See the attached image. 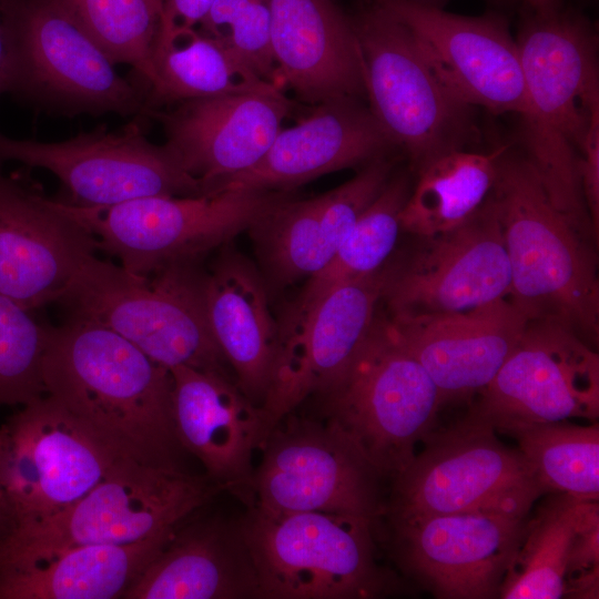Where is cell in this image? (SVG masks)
<instances>
[{
	"mask_svg": "<svg viewBox=\"0 0 599 599\" xmlns=\"http://www.w3.org/2000/svg\"><path fill=\"white\" fill-rule=\"evenodd\" d=\"M42 376L45 394L115 455L182 470L171 372L131 342L70 317L48 326Z\"/></svg>",
	"mask_w": 599,
	"mask_h": 599,
	"instance_id": "obj_1",
	"label": "cell"
},
{
	"mask_svg": "<svg viewBox=\"0 0 599 599\" xmlns=\"http://www.w3.org/2000/svg\"><path fill=\"white\" fill-rule=\"evenodd\" d=\"M516 41L525 81L520 151L555 207L597 242L579 177L581 144L599 108L595 27L572 9L549 13L527 9Z\"/></svg>",
	"mask_w": 599,
	"mask_h": 599,
	"instance_id": "obj_2",
	"label": "cell"
},
{
	"mask_svg": "<svg viewBox=\"0 0 599 599\" xmlns=\"http://www.w3.org/2000/svg\"><path fill=\"white\" fill-rule=\"evenodd\" d=\"M510 265L508 300L527 318L599 337V281L589 238L551 203L535 167L508 143L490 193Z\"/></svg>",
	"mask_w": 599,
	"mask_h": 599,
	"instance_id": "obj_3",
	"label": "cell"
},
{
	"mask_svg": "<svg viewBox=\"0 0 599 599\" xmlns=\"http://www.w3.org/2000/svg\"><path fill=\"white\" fill-rule=\"evenodd\" d=\"M7 93L48 114L143 116L146 89L115 63L62 0H0Z\"/></svg>",
	"mask_w": 599,
	"mask_h": 599,
	"instance_id": "obj_4",
	"label": "cell"
},
{
	"mask_svg": "<svg viewBox=\"0 0 599 599\" xmlns=\"http://www.w3.org/2000/svg\"><path fill=\"white\" fill-rule=\"evenodd\" d=\"M203 282L197 263L136 275L94 255L59 303L70 317L112 329L167 369L184 365L227 374L207 322Z\"/></svg>",
	"mask_w": 599,
	"mask_h": 599,
	"instance_id": "obj_5",
	"label": "cell"
},
{
	"mask_svg": "<svg viewBox=\"0 0 599 599\" xmlns=\"http://www.w3.org/2000/svg\"><path fill=\"white\" fill-rule=\"evenodd\" d=\"M260 599H372L398 592L376 559L374 521L325 511L247 507L240 518Z\"/></svg>",
	"mask_w": 599,
	"mask_h": 599,
	"instance_id": "obj_6",
	"label": "cell"
},
{
	"mask_svg": "<svg viewBox=\"0 0 599 599\" xmlns=\"http://www.w3.org/2000/svg\"><path fill=\"white\" fill-rule=\"evenodd\" d=\"M351 18L374 116L417 170L433 158L480 140L474 106L437 77L408 29L373 2Z\"/></svg>",
	"mask_w": 599,
	"mask_h": 599,
	"instance_id": "obj_7",
	"label": "cell"
},
{
	"mask_svg": "<svg viewBox=\"0 0 599 599\" xmlns=\"http://www.w3.org/2000/svg\"><path fill=\"white\" fill-rule=\"evenodd\" d=\"M284 191L221 190L199 195H154L108 206H58L84 227L102 250L136 275L193 264L250 230Z\"/></svg>",
	"mask_w": 599,
	"mask_h": 599,
	"instance_id": "obj_8",
	"label": "cell"
},
{
	"mask_svg": "<svg viewBox=\"0 0 599 599\" xmlns=\"http://www.w3.org/2000/svg\"><path fill=\"white\" fill-rule=\"evenodd\" d=\"M318 398L324 419L390 479L412 461L443 406L429 374L377 315L346 372Z\"/></svg>",
	"mask_w": 599,
	"mask_h": 599,
	"instance_id": "obj_9",
	"label": "cell"
},
{
	"mask_svg": "<svg viewBox=\"0 0 599 599\" xmlns=\"http://www.w3.org/2000/svg\"><path fill=\"white\" fill-rule=\"evenodd\" d=\"M422 441L423 450L393 478L389 521L466 511L528 516L545 495L520 450L469 415Z\"/></svg>",
	"mask_w": 599,
	"mask_h": 599,
	"instance_id": "obj_10",
	"label": "cell"
},
{
	"mask_svg": "<svg viewBox=\"0 0 599 599\" xmlns=\"http://www.w3.org/2000/svg\"><path fill=\"white\" fill-rule=\"evenodd\" d=\"M220 491L206 476L119 457L82 498L47 519L14 530L0 544V552L125 545L171 535Z\"/></svg>",
	"mask_w": 599,
	"mask_h": 599,
	"instance_id": "obj_11",
	"label": "cell"
},
{
	"mask_svg": "<svg viewBox=\"0 0 599 599\" xmlns=\"http://www.w3.org/2000/svg\"><path fill=\"white\" fill-rule=\"evenodd\" d=\"M261 451L251 506L345 514L374 522L385 515L384 477L335 424L287 415Z\"/></svg>",
	"mask_w": 599,
	"mask_h": 599,
	"instance_id": "obj_12",
	"label": "cell"
},
{
	"mask_svg": "<svg viewBox=\"0 0 599 599\" xmlns=\"http://www.w3.org/2000/svg\"><path fill=\"white\" fill-rule=\"evenodd\" d=\"M116 458L51 396L22 405L0 427V471L10 534L73 505Z\"/></svg>",
	"mask_w": 599,
	"mask_h": 599,
	"instance_id": "obj_13",
	"label": "cell"
},
{
	"mask_svg": "<svg viewBox=\"0 0 599 599\" xmlns=\"http://www.w3.org/2000/svg\"><path fill=\"white\" fill-rule=\"evenodd\" d=\"M9 161L54 174L75 206H108L154 196L206 193L165 146L152 143L139 121L116 130L99 125L58 142L14 139L0 132V169Z\"/></svg>",
	"mask_w": 599,
	"mask_h": 599,
	"instance_id": "obj_14",
	"label": "cell"
},
{
	"mask_svg": "<svg viewBox=\"0 0 599 599\" xmlns=\"http://www.w3.org/2000/svg\"><path fill=\"white\" fill-rule=\"evenodd\" d=\"M467 415L496 432L528 424L597 420L599 356L567 326L528 321L517 345Z\"/></svg>",
	"mask_w": 599,
	"mask_h": 599,
	"instance_id": "obj_15",
	"label": "cell"
},
{
	"mask_svg": "<svg viewBox=\"0 0 599 599\" xmlns=\"http://www.w3.org/2000/svg\"><path fill=\"white\" fill-rule=\"evenodd\" d=\"M509 290V260L489 195L467 221L424 236L404 264L389 266L382 301L389 314H448L507 298Z\"/></svg>",
	"mask_w": 599,
	"mask_h": 599,
	"instance_id": "obj_16",
	"label": "cell"
},
{
	"mask_svg": "<svg viewBox=\"0 0 599 599\" xmlns=\"http://www.w3.org/2000/svg\"><path fill=\"white\" fill-rule=\"evenodd\" d=\"M388 272L384 265L336 287L302 319L280 331L270 387L260 406L267 436L300 404L327 392L346 372L372 329Z\"/></svg>",
	"mask_w": 599,
	"mask_h": 599,
	"instance_id": "obj_17",
	"label": "cell"
},
{
	"mask_svg": "<svg viewBox=\"0 0 599 599\" xmlns=\"http://www.w3.org/2000/svg\"><path fill=\"white\" fill-rule=\"evenodd\" d=\"M527 517L466 511L394 520L395 555L436 598H498Z\"/></svg>",
	"mask_w": 599,
	"mask_h": 599,
	"instance_id": "obj_18",
	"label": "cell"
},
{
	"mask_svg": "<svg viewBox=\"0 0 599 599\" xmlns=\"http://www.w3.org/2000/svg\"><path fill=\"white\" fill-rule=\"evenodd\" d=\"M375 1L408 27L429 65L458 99L494 113L522 112L519 49L502 14L468 17L408 0Z\"/></svg>",
	"mask_w": 599,
	"mask_h": 599,
	"instance_id": "obj_19",
	"label": "cell"
},
{
	"mask_svg": "<svg viewBox=\"0 0 599 599\" xmlns=\"http://www.w3.org/2000/svg\"><path fill=\"white\" fill-rule=\"evenodd\" d=\"M97 241L21 171L0 169V293L27 309L59 303Z\"/></svg>",
	"mask_w": 599,
	"mask_h": 599,
	"instance_id": "obj_20",
	"label": "cell"
},
{
	"mask_svg": "<svg viewBox=\"0 0 599 599\" xmlns=\"http://www.w3.org/2000/svg\"><path fill=\"white\" fill-rule=\"evenodd\" d=\"M291 111V101L274 87L186 100L145 116L161 124L163 145L179 166L210 192L258 162Z\"/></svg>",
	"mask_w": 599,
	"mask_h": 599,
	"instance_id": "obj_21",
	"label": "cell"
},
{
	"mask_svg": "<svg viewBox=\"0 0 599 599\" xmlns=\"http://www.w3.org/2000/svg\"><path fill=\"white\" fill-rule=\"evenodd\" d=\"M384 321L390 335L429 374L443 405L481 392L528 322L508 298L458 313L389 314Z\"/></svg>",
	"mask_w": 599,
	"mask_h": 599,
	"instance_id": "obj_22",
	"label": "cell"
},
{
	"mask_svg": "<svg viewBox=\"0 0 599 599\" xmlns=\"http://www.w3.org/2000/svg\"><path fill=\"white\" fill-rule=\"evenodd\" d=\"M170 372L183 449L203 464L212 483L251 506L253 456L267 437L260 407L227 374L184 365Z\"/></svg>",
	"mask_w": 599,
	"mask_h": 599,
	"instance_id": "obj_23",
	"label": "cell"
},
{
	"mask_svg": "<svg viewBox=\"0 0 599 599\" xmlns=\"http://www.w3.org/2000/svg\"><path fill=\"white\" fill-rule=\"evenodd\" d=\"M394 148L363 101L331 100L316 104L295 125L281 129L258 162L211 191H285L324 174L366 165Z\"/></svg>",
	"mask_w": 599,
	"mask_h": 599,
	"instance_id": "obj_24",
	"label": "cell"
},
{
	"mask_svg": "<svg viewBox=\"0 0 599 599\" xmlns=\"http://www.w3.org/2000/svg\"><path fill=\"white\" fill-rule=\"evenodd\" d=\"M392 169L386 156L374 160L336 189L306 200L286 199L254 224L250 230L273 280L285 285L321 271L382 192Z\"/></svg>",
	"mask_w": 599,
	"mask_h": 599,
	"instance_id": "obj_25",
	"label": "cell"
},
{
	"mask_svg": "<svg viewBox=\"0 0 599 599\" xmlns=\"http://www.w3.org/2000/svg\"><path fill=\"white\" fill-rule=\"evenodd\" d=\"M277 85L303 101L367 100L351 22L334 0H267ZM280 87V85H278Z\"/></svg>",
	"mask_w": 599,
	"mask_h": 599,
	"instance_id": "obj_26",
	"label": "cell"
},
{
	"mask_svg": "<svg viewBox=\"0 0 599 599\" xmlns=\"http://www.w3.org/2000/svg\"><path fill=\"white\" fill-rule=\"evenodd\" d=\"M179 527L122 598L260 599L240 518L214 517Z\"/></svg>",
	"mask_w": 599,
	"mask_h": 599,
	"instance_id": "obj_27",
	"label": "cell"
},
{
	"mask_svg": "<svg viewBox=\"0 0 599 599\" xmlns=\"http://www.w3.org/2000/svg\"><path fill=\"white\" fill-rule=\"evenodd\" d=\"M171 535L0 552V599L122 598Z\"/></svg>",
	"mask_w": 599,
	"mask_h": 599,
	"instance_id": "obj_28",
	"label": "cell"
},
{
	"mask_svg": "<svg viewBox=\"0 0 599 599\" xmlns=\"http://www.w3.org/2000/svg\"><path fill=\"white\" fill-rule=\"evenodd\" d=\"M204 306L211 332L238 388L261 406L270 387L280 328L264 283L241 255L223 251L204 273Z\"/></svg>",
	"mask_w": 599,
	"mask_h": 599,
	"instance_id": "obj_29",
	"label": "cell"
},
{
	"mask_svg": "<svg viewBox=\"0 0 599 599\" xmlns=\"http://www.w3.org/2000/svg\"><path fill=\"white\" fill-rule=\"evenodd\" d=\"M507 145L486 153L453 150L423 164L400 211V229L424 237L467 221L490 195Z\"/></svg>",
	"mask_w": 599,
	"mask_h": 599,
	"instance_id": "obj_30",
	"label": "cell"
},
{
	"mask_svg": "<svg viewBox=\"0 0 599 599\" xmlns=\"http://www.w3.org/2000/svg\"><path fill=\"white\" fill-rule=\"evenodd\" d=\"M152 65L154 79L146 88L143 116L186 100L277 87L241 63L222 40L197 28L154 44Z\"/></svg>",
	"mask_w": 599,
	"mask_h": 599,
	"instance_id": "obj_31",
	"label": "cell"
},
{
	"mask_svg": "<svg viewBox=\"0 0 599 599\" xmlns=\"http://www.w3.org/2000/svg\"><path fill=\"white\" fill-rule=\"evenodd\" d=\"M410 192L406 175L390 177L359 216L332 260L307 278L293 302L280 331L302 319L329 292L382 268L392 253L400 229L399 214Z\"/></svg>",
	"mask_w": 599,
	"mask_h": 599,
	"instance_id": "obj_32",
	"label": "cell"
},
{
	"mask_svg": "<svg viewBox=\"0 0 599 599\" xmlns=\"http://www.w3.org/2000/svg\"><path fill=\"white\" fill-rule=\"evenodd\" d=\"M589 501L566 494H550L534 516L527 517L498 598H565L570 552Z\"/></svg>",
	"mask_w": 599,
	"mask_h": 599,
	"instance_id": "obj_33",
	"label": "cell"
},
{
	"mask_svg": "<svg viewBox=\"0 0 599 599\" xmlns=\"http://www.w3.org/2000/svg\"><path fill=\"white\" fill-rule=\"evenodd\" d=\"M514 437L544 494L599 499V427L566 422L514 426Z\"/></svg>",
	"mask_w": 599,
	"mask_h": 599,
	"instance_id": "obj_34",
	"label": "cell"
},
{
	"mask_svg": "<svg viewBox=\"0 0 599 599\" xmlns=\"http://www.w3.org/2000/svg\"><path fill=\"white\" fill-rule=\"evenodd\" d=\"M115 63L133 68L146 83L154 79L152 53L161 3L156 0H62Z\"/></svg>",
	"mask_w": 599,
	"mask_h": 599,
	"instance_id": "obj_35",
	"label": "cell"
},
{
	"mask_svg": "<svg viewBox=\"0 0 599 599\" xmlns=\"http://www.w3.org/2000/svg\"><path fill=\"white\" fill-rule=\"evenodd\" d=\"M0 293V405H26L45 394L48 326Z\"/></svg>",
	"mask_w": 599,
	"mask_h": 599,
	"instance_id": "obj_36",
	"label": "cell"
},
{
	"mask_svg": "<svg viewBox=\"0 0 599 599\" xmlns=\"http://www.w3.org/2000/svg\"><path fill=\"white\" fill-rule=\"evenodd\" d=\"M220 40L258 78L277 85L267 0H250L233 18Z\"/></svg>",
	"mask_w": 599,
	"mask_h": 599,
	"instance_id": "obj_37",
	"label": "cell"
},
{
	"mask_svg": "<svg viewBox=\"0 0 599 599\" xmlns=\"http://www.w3.org/2000/svg\"><path fill=\"white\" fill-rule=\"evenodd\" d=\"M599 505L590 500L578 526L569 557L565 597L598 598Z\"/></svg>",
	"mask_w": 599,
	"mask_h": 599,
	"instance_id": "obj_38",
	"label": "cell"
},
{
	"mask_svg": "<svg viewBox=\"0 0 599 599\" xmlns=\"http://www.w3.org/2000/svg\"><path fill=\"white\" fill-rule=\"evenodd\" d=\"M579 177L582 196L590 216L595 237L599 231V108L591 115L579 155Z\"/></svg>",
	"mask_w": 599,
	"mask_h": 599,
	"instance_id": "obj_39",
	"label": "cell"
},
{
	"mask_svg": "<svg viewBox=\"0 0 599 599\" xmlns=\"http://www.w3.org/2000/svg\"><path fill=\"white\" fill-rule=\"evenodd\" d=\"M214 0H161L159 27L154 44L172 35L195 29L207 14Z\"/></svg>",
	"mask_w": 599,
	"mask_h": 599,
	"instance_id": "obj_40",
	"label": "cell"
},
{
	"mask_svg": "<svg viewBox=\"0 0 599 599\" xmlns=\"http://www.w3.org/2000/svg\"><path fill=\"white\" fill-rule=\"evenodd\" d=\"M250 0H214L197 29L205 34L222 39L229 24Z\"/></svg>",
	"mask_w": 599,
	"mask_h": 599,
	"instance_id": "obj_41",
	"label": "cell"
},
{
	"mask_svg": "<svg viewBox=\"0 0 599 599\" xmlns=\"http://www.w3.org/2000/svg\"><path fill=\"white\" fill-rule=\"evenodd\" d=\"M9 59L8 47L2 23L0 7V95L6 94L8 90Z\"/></svg>",
	"mask_w": 599,
	"mask_h": 599,
	"instance_id": "obj_42",
	"label": "cell"
},
{
	"mask_svg": "<svg viewBox=\"0 0 599 599\" xmlns=\"http://www.w3.org/2000/svg\"><path fill=\"white\" fill-rule=\"evenodd\" d=\"M528 10L549 13L562 7L564 0H521Z\"/></svg>",
	"mask_w": 599,
	"mask_h": 599,
	"instance_id": "obj_43",
	"label": "cell"
},
{
	"mask_svg": "<svg viewBox=\"0 0 599 599\" xmlns=\"http://www.w3.org/2000/svg\"><path fill=\"white\" fill-rule=\"evenodd\" d=\"M10 531L11 525L8 516L0 471V544L8 537Z\"/></svg>",
	"mask_w": 599,
	"mask_h": 599,
	"instance_id": "obj_44",
	"label": "cell"
},
{
	"mask_svg": "<svg viewBox=\"0 0 599 599\" xmlns=\"http://www.w3.org/2000/svg\"><path fill=\"white\" fill-rule=\"evenodd\" d=\"M410 2L425 6V7H433V8H443L446 6V3L450 0H408Z\"/></svg>",
	"mask_w": 599,
	"mask_h": 599,
	"instance_id": "obj_45",
	"label": "cell"
},
{
	"mask_svg": "<svg viewBox=\"0 0 599 599\" xmlns=\"http://www.w3.org/2000/svg\"><path fill=\"white\" fill-rule=\"evenodd\" d=\"M156 1H159L161 3V0H156Z\"/></svg>",
	"mask_w": 599,
	"mask_h": 599,
	"instance_id": "obj_46",
	"label": "cell"
}]
</instances>
